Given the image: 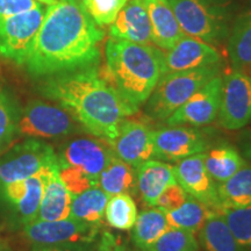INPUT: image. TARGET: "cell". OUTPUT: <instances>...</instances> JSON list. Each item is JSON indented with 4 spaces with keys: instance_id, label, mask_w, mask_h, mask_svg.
<instances>
[{
    "instance_id": "cell-28",
    "label": "cell",
    "mask_w": 251,
    "mask_h": 251,
    "mask_svg": "<svg viewBox=\"0 0 251 251\" xmlns=\"http://www.w3.org/2000/svg\"><path fill=\"white\" fill-rule=\"evenodd\" d=\"M108 199L109 197L99 186L90 187L72 197L70 218L101 226Z\"/></svg>"
},
{
    "instance_id": "cell-8",
    "label": "cell",
    "mask_w": 251,
    "mask_h": 251,
    "mask_svg": "<svg viewBox=\"0 0 251 251\" xmlns=\"http://www.w3.org/2000/svg\"><path fill=\"white\" fill-rule=\"evenodd\" d=\"M79 128L72 115L59 105L31 100L21 108L18 135L35 139H59Z\"/></svg>"
},
{
    "instance_id": "cell-34",
    "label": "cell",
    "mask_w": 251,
    "mask_h": 251,
    "mask_svg": "<svg viewBox=\"0 0 251 251\" xmlns=\"http://www.w3.org/2000/svg\"><path fill=\"white\" fill-rule=\"evenodd\" d=\"M128 0H84L83 5L100 27L113 24Z\"/></svg>"
},
{
    "instance_id": "cell-4",
    "label": "cell",
    "mask_w": 251,
    "mask_h": 251,
    "mask_svg": "<svg viewBox=\"0 0 251 251\" xmlns=\"http://www.w3.org/2000/svg\"><path fill=\"white\" fill-rule=\"evenodd\" d=\"M219 65L165 74L146 101V114L153 120H166L198 90L219 76Z\"/></svg>"
},
{
    "instance_id": "cell-33",
    "label": "cell",
    "mask_w": 251,
    "mask_h": 251,
    "mask_svg": "<svg viewBox=\"0 0 251 251\" xmlns=\"http://www.w3.org/2000/svg\"><path fill=\"white\" fill-rule=\"evenodd\" d=\"M218 213L224 216L238 243L251 249V205L241 208L220 209Z\"/></svg>"
},
{
    "instance_id": "cell-14",
    "label": "cell",
    "mask_w": 251,
    "mask_h": 251,
    "mask_svg": "<svg viewBox=\"0 0 251 251\" xmlns=\"http://www.w3.org/2000/svg\"><path fill=\"white\" fill-rule=\"evenodd\" d=\"M57 153V164L83 172L98 184L99 176L111 159L113 150L100 140L79 137L64 144Z\"/></svg>"
},
{
    "instance_id": "cell-9",
    "label": "cell",
    "mask_w": 251,
    "mask_h": 251,
    "mask_svg": "<svg viewBox=\"0 0 251 251\" xmlns=\"http://www.w3.org/2000/svg\"><path fill=\"white\" fill-rule=\"evenodd\" d=\"M101 226L69 218L56 221L34 220L24 226V235L33 246L94 243Z\"/></svg>"
},
{
    "instance_id": "cell-7",
    "label": "cell",
    "mask_w": 251,
    "mask_h": 251,
    "mask_svg": "<svg viewBox=\"0 0 251 251\" xmlns=\"http://www.w3.org/2000/svg\"><path fill=\"white\" fill-rule=\"evenodd\" d=\"M57 164V153L49 143L28 137L0 157V185L27 179L43 169Z\"/></svg>"
},
{
    "instance_id": "cell-2",
    "label": "cell",
    "mask_w": 251,
    "mask_h": 251,
    "mask_svg": "<svg viewBox=\"0 0 251 251\" xmlns=\"http://www.w3.org/2000/svg\"><path fill=\"white\" fill-rule=\"evenodd\" d=\"M40 93L72 115L93 136L112 141L126 118L137 113L98 67L42 79Z\"/></svg>"
},
{
    "instance_id": "cell-30",
    "label": "cell",
    "mask_w": 251,
    "mask_h": 251,
    "mask_svg": "<svg viewBox=\"0 0 251 251\" xmlns=\"http://www.w3.org/2000/svg\"><path fill=\"white\" fill-rule=\"evenodd\" d=\"M20 112L13 94L0 83V152L7 149L18 136Z\"/></svg>"
},
{
    "instance_id": "cell-27",
    "label": "cell",
    "mask_w": 251,
    "mask_h": 251,
    "mask_svg": "<svg viewBox=\"0 0 251 251\" xmlns=\"http://www.w3.org/2000/svg\"><path fill=\"white\" fill-rule=\"evenodd\" d=\"M206 171L216 184L224 183L247 164L234 147L229 144L215 147L205 153Z\"/></svg>"
},
{
    "instance_id": "cell-23",
    "label": "cell",
    "mask_w": 251,
    "mask_h": 251,
    "mask_svg": "<svg viewBox=\"0 0 251 251\" xmlns=\"http://www.w3.org/2000/svg\"><path fill=\"white\" fill-rule=\"evenodd\" d=\"M227 49L234 70L251 72V9L235 20Z\"/></svg>"
},
{
    "instance_id": "cell-11",
    "label": "cell",
    "mask_w": 251,
    "mask_h": 251,
    "mask_svg": "<svg viewBox=\"0 0 251 251\" xmlns=\"http://www.w3.org/2000/svg\"><path fill=\"white\" fill-rule=\"evenodd\" d=\"M156 158L179 162L209 148L206 131L191 126H168L152 130Z\"/></svg>"
},
{
    "instance_id": "cell-17",
    "label": "cell",
    "mask_w": 251,
    "mask_h": 251,
    "mask_svg": "<svg viewBox=\"0 0 251 251\" xmlns=\"http://www.w3.org/2000/svg\"><path fill=\"white\" fill-rule=\"evenodd\" d=\"M221 57L214 47L196 37L184 35L164 52V75L170 72L219 65Z\"/></svg>"
},
{
    "instance_id": "cell-35",
    "label": "cell",
    "mask_w": 251,
    "mask_h": 251,
    "mask_svg": "<svg viewBox=\"0 0 251 251\" xmlns=\"http://www.w3.org/2000/svg\"><path fill=\"white\" fill-rule=\"evenodd\" d=\"M58 175L63 184L65 185V187L68 188L72 197L89 190L90 187L98 186L96 181H93L83 172L78 171L74 168H69V166H59Z\"/></svg>"
},
{
    "instance_id": "cell-16",
    "label": "cell",
    "mask_w": 251,
    "mask_h": 251,
    "mask_svg": "<svg viewBox=\"0 0 251 251\" xmlns=\"http://www.w3.org/2000/svg\"><path fill=\"white\" fill-rule=\"evenodd\" d=\"M205 153L200 152L177 162L172 165L177 183L184 188L188 196L196 198L213 211L218 212L219 201L216 183L206 171Z\"/></svg>"
},
{
    "instance_id": "cell-24",
    "label": "cell",
    "mask_w": 251,
    "mask_h": 251,
    "mask_svg": "<svg viewBox=\"0 0 251 251\" xmlns=\"http://www.w3.org/2000/svg\"><path fill=\"white\" fill-rule=\"evenodd\" d=\"M219 209L251 205V165L246 164L224 183L216 184Z\"/></svg>"
},
{
    "instance_id": "cell-21",
    "label": "cell",
    "mask_w": 251,
    "mask_h": 251,
    "mask_svg": "<svg viewBox=\"0 0 251 251\" xmlns=\"http://www.w3.org/2000/svg\"><path fill=\"white\" fill-rule=\"evenodd\" d=\"M72 196L58 175V164L50 166L43 190L42 201L35 220L56 221L70 216Z\"/></svg>"
},
{
    "instance_id": "cell-38",
    "label": "cell",
    "mask_w": 251,
    "mask_h": 251,
    "mask_svg": "<svg viewBox=\"0 0 251 251\" xmlns=\"http://www.w3.org/2000/svg\"><path fill=\"white\" fill-rule=\"evenodd\" d=\"M96 251H129L120 237L115 236L111 231L105 230L96 244Z\"/></svg>"
},
{
    "instance_id": "cell-5",
    "label": "cell",
    "mask_w": 251,
    "mask_h": 251,
    "mask_svg": "<svg viewBox=\"0 0 251 251\" xmlns=\"http://www.w3.org/2000/svg\"><path fill=\"white\" fill-rule=\"evenodd\" d=\"M186 35L208 43H219L227 34V15L216 0H169Z\"/></svg>"
},
{
    "instance_id": "cell-1",
    "label": "cell",
    "mask_w": 251,
    "mask_h": 251,
    "mask_svg": "<svg viewBox=\"0 0 251 251\" xmlns=\"http://www.w3.org/2000/svg\"><path fill=\"white\" fill-rule=\"evenodd\" d=\"M101 28L83 1L57 0L46 9L24 67L39 79L98 67L105 37Z\"/></svg>"
},
{
    "instance_id": "cell-41",
    "label": "cell",
    "mask_w": 251,
    "mask_h": 251,
    "mask_svg": "<svg viewBox=\"0 0 251 251\" xmlns=\"http://www.w3.org/2000/svg\"><path fill=\"white\" fill-rule=\"evenodd\" d=\"M36 1H39L41 4H45V5H52L55 4L57 0H36Z\"/></svg>"
},
{
    "instance_id": "cell-19",
    "label": "cell",
    "mask_w": 251,
    "mask_h": 251,
    "mask_svg": "<svg viewBox=\"0 0 251 251\" xmlns=\"http://www.w3.org/2000/svg\"><path fill=\"white\" fill-rule=\"evenodd\" d=\"M151 25L152 43L157 48L169 50L186 34L174 13L169 0H143Z\"/></svg>"
},
{
    "instance_id": "cell-18",
    "label": "cell",
    "mask_w": 251,
    "mask_h": 251,
    "mask_svg": "<svg viewBox=\"0 0 251 251\" xmlns=\"http://www.w3.org/2000/svg\"><path fill=\"white\" fill-rule=\"evenodd\" d=\"M109 37L139 45H151V25L143 0H128L117 19L109 25Z\"/></svg>"
},
{
    "instance_id": "cell-25",
    "label": "cell",
    "mask_w": 251,
    "mask_h": 251,
    "mask_svg": "<svg viewBox=\"0 0 251 251\" xmlns=\"http://www.w3.org/2000/svg\"><path fill=\"white\" fill-rule=\"evenodd\" d=\"M200 242L206 251H248L229 229L224 216L213 212L199 231Z\"/></svg>"
},
{
    "instance_id": "cell-6",
    "label": "cell",
    "mask_w": 251,
    "mask_h": 251,
    "mask_svg": "<svg viewBox=\"0 0 251 251\" xmlns=\"http://www.w3.org/2000/svg\"><path fill=\"white\" fill-rule=\"evenodd\" d=\"M41 4L30 11L0 17V59L24 67L45 17Z\"/></svg>"
},
{
    "instance_id": "cell-39",
    "label": "cell",
    "mask_w": 251,
    "mask_h": 251,
    "mask_svg": "<svg viewBox=\"0 0 251 251\" xmlns=\"http://www.w3.org/2000/svg\"><path fill=\"white\" fill-rule=\"evenodd\" d=\"M31 251H96L94 243H70L57 246H33Z\"/></svg>"
},
{
    "instance_id": "cell-37",
    "label": "cell",
    "mask_w": 251,
    "mask_h": 251,
    "mask_svg": "<svg viewBox=\"0 0 251 251\" xmlns=\"http://www.w3.org/2000/svg\"><path fill=\"white\" fill-rule=\"evenodd\" d=\"M39 5H41V2L36 0H0V17L30 11Z\"/></svg>"
},
{
    "instance_id": "cell-26",
    "label": "cell",
    "mask_w": 251,
    "mask_h": 251,
    "mask_svg": "<svg viewBox=\"0 0 251 251\" xmlns=\"http://www.w3.org/2000/svg\"><path fill=\"white\" fill-rule=\"evenodd\" d=\"M170 226L168 224L165 213L157 207L143 211L137 215L136 221L131 228V240L134 246L140 251L156 242Z\"/></svg>"
},
{
    "instance_id": "cell-15",
    "label": "cell",
    "mask_w": 251,
    "mask_h": 251,
    "mask_svg": "<svg viewBox=\"0 0 251 251\" xmlns=\"http://www.w3.org/2000/svg\"><path fill=\"white\" fill-rule=\"evenodd\" d=\"M107 143L115 156L134 168L156 158L152 130L142 121L126 118L119 127L117 136Z\"/></svg>"
},
{
    "instance_id": "cell-42",
    "label": "cell",
    "mask_w": 251,
    "mask_h": 251,
    "mask_svg": "<svg viewBox=\"0 0 251 251\" xmlns=\"http://www.w3.org/2000/svg\"><path fill=\"white\" fill-rule=\"evenodd\" d=\"M81 1H84V0H81Z\"/></svg>"
},
{
    "instance_id": "cell-12",
    "label": "cell",
    "mask_w": 251,
    "mask_h": 251,
    "mask_svg": "<svg viewBox=\"0 0 251 251\" xmlns=\"http://www.w3.org/2000/svg\"><path fill=\"white\" fill-rule=\"evenodd\" d=\"M49 168L27 179L0 185V202L7 207L23 227L36 219Z\"/></svg>"
},
{
    "instance_id": "cell-10",
    "label": "cell",
    "mask_w": 251,
    "mask_h": 251,
    "mask_svg": "<svg viewBox=\"0 0 251 251\" xmlns=\"http://www.w3.org/2000/svg\"><path fill=\"white\" fill-rule=\"evenodd\" d=\"M219 121L228 130H237L251 121V76L234 70L222 79Z\"/></svg>"
},
{
    "instance_id": "cell-3",
    "label": "cell",
    "mask_w": 251,
    "mask_h": 251,
    "mask_svg": "<svg viewBox=\"0 0 251 251\" xmlns=\"http://www.w3.org/2000/svg\"><path fill=\"white\" fill-rule=\"evenodd\" d=\"M103 75L128 102L139 108L164 75V52L151 45L109 37Z\"/></svg>"
},
{
    "instance_id": "cell-13",
    "label": "cell",
    "mask_w": 251,
    "mask_h": 251,
    "mask_svg": "<svg viewBox=\"0 0 251 251\" xmlns=\"http://www.w3.org/2000/svg\"><path fill=\"white\" fill-rule=\"evenodd\" d=\"M222 96V78L216 76L181 105L165 120L168 126L202 127L211 125L219 115Z\"/></svg>"
},
{
    "instance_id": "cell-36",
    "label": "cell",
    "mask_w": 251,
    "mask_h": 251,
    "mask_svg": "<svg viewBox=\"0 0 251 251\" xmlns=\"http://www.w3.org/2000/svg\"><path fill=\"white\" fill-rule=\"evenodd\" d=\"M187 197L188 194L179 184H174L163 191V193L157 199L155 207L164 213L175 211L186 201Z\"/></svg>"
},
{
    "instance_id": "cell-31",
    "label": "cell",
    "mask_w": 251,
    "mask_h": 251,
    "mask_svg": "<svg viewBox=\"0 0 251 251\" xmlns=\"http://www.w3.org/2000/svg\"><path fill=\"white\" fill-rule=\"evenodd\" d=\"M137 207L130 194L122 193L108 199L105 209L106 221L118 230H130L136 221Z\"/></svg>"
},
{
    "instance_id": "cell-20",
    "label": "cell",
    "mask_w": 251,
    "mask_h": 251,
    "mask_svg": "<svg viewBox=\"0 0 251 251\" xmlns=\"http://www.w3.org/2000/svg\"><path fill=\"white\" fill-rule=\"evenodd\" d=\"M136 181L141 198L150 207H155L157 199L166 187L177 184L172 165L156 159L137 166Z\"/></svg>"
},
{
    "instance_id": "cell-22",
    "label": "cell",
    "mask_w": 251,
    "mask_h": 251,
    "mask_svg": "<svg viewBox=\"0 0 251 251\" xmlns=\"http://www.w3.org/2000/svg\"><path fill=\"white\" fill-rule=\"evenodd\" d=\"M98 186L111 198L117 194H135L137 192L136 168L113 155L99 176Z\"/></svg>"
},
{
    "instance_id": "cell-40",
    "label": "cell",
    "mask_w": 251,
    "mask_h": 251,
    "mask_svg": "<svg viewBox=\"0 0 251 251\" xmlns=\"http://www.w3.org/2000/svg\"><path fill=\"white\" fill-rule=\"evenodd\" d=\"M243 152L248 158H251V135L246 140V142H244Z\"/></svg>"
},
{
    "instance_id": "cell-32",
    "label": "cell",
    "mask_w": 251,
    "mask_h": 251,
    "mask_svg": "<svg viewBox=\"0 0 251 251\" xmlns=\"http://www.w3.org/2000/svg\"><path fill=\"white\" fill-rule=\"evenodd\" d=\"M198 249L199 244L196 234L170 227L144 251H198Z\"/></svg>"
},
{
    "instance_id": "cell-29",
    "label": "cell",
    "mask_w": 251,
    "mask_h": 251,
    "mask_svg": "<svg viewBox=\"0 0 251 251\" xmlns=\"http://www.w3.org/2000/svg\"><path fill=\"white\" fill-rule=\"evenodd\" d=\"M213 212L215 211L200 202L196 198L188 196L183 205L175 211L166 212L165 216L170 227L184 229L197 234Z\"/></svg>"
}]
</instances>
